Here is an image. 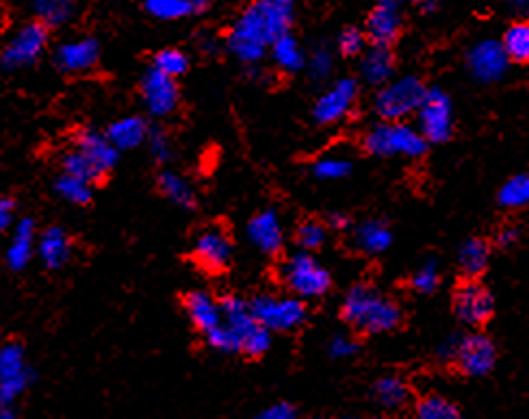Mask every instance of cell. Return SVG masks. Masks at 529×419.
Segmentation results:
<instances>
[{
  "instance_id": "48",
  "label": "cell",
  "mask_w": 529,
  "mask_h": 419,
  "mask_svg": "<svg viewBox=\"0 0 529 419\" xmlns=\"http://www.w3.org/2000/svg\"><path fill=\"white\" fill-rule=\"evenodd\" d=\"M16 200L11 196L0 194V235H5L7 231H11L16 224Z\"/></svg>"
},
{
  "instance_id": "25",
  "label": "cell",
  "mask_w": 529,
  "mask_h": 419,
  "mask_svg": "<svg viewBox=\"0 0 529 419\" xmlns=\"http://www.w3.org/2000/svg\"><path fill=\"white\" fill-rule=\"evenodd\" d=\"M219 313H222V324L232 335H237L239 341H243L258 326L252 317L248 300L239 296H224L219 300Z\"/></svg>"
},
{
  "instance_id": "52",
  "label": "cell",
  "mask_w": 529,
  "mask_h": 419,
  "mask_svg": "<svg viewBox=\"0 0 529 419\" xmlns=\"http://www.w3.org/2000/svg\"><path fill=\"white\" fill-rule=\"evenodd\" d=\"M458 341H460V337H451V339L445 341V344L441 346V350H438V354H441V359H445V361H454V354H456V348H458Z\"/></svg>"
},
{
  "instance_id": "19",
  "label": "cell",
  "mask_w": 529,
  "mask_h": 419,
  "mask_svg": "<svg viewBox=\"0 0 529 419\" xmlns=\"http://www.w3.org/2000/svg\"><path fill=\"white\" fill-rule=\"evenodd\" d=\"M37 226L33 218H20L11 228L9 244L5 248V263L11 272H22L35 257Z\"/></svg>"
},
{
  "instance_id": "46",
  "label": "cell",
  "mask_w": 529,
  "mask_h": 419,
  "mask_svg": "<svg viewBox=\"0 0 529 419\" xmlns=\"http://www.w3.org/2000/svg\"><path fill=\"white\" fill-rule=\"evenodd\" d=\"M204 339H206V344H209L217 352H224V354L241 352V341H239V337L232 335L224 324H219L217 328L211 330V333H206Z\"/></svg>"
},
{
  "instance_id": "1",
  "label": "cell",
  "mask_w": 529,
  "mask_h": 419,
  "mask_svg": "<svg viewBox=\"0 0 529 419\" xmlns=\"http://www.w3.org/2000/svg\"><path fill=\"white\" fill-rule=\"evenodd\" d=\"M295 7L289 0H258L243 9L226 37V48L243 63L261 61L282 35L291 33Z\"/></svg>"
},
{
  "instance_id": "30",
  "label": "cell",
  "mask_w": 529,
  "mask_h": 419,
  "mask_svg": "<svg viewBox=\"0 0 529 419\" xmlns=\"http://www.w3.org/2000/svg\"><path fill=\"white\" fill-rule=\"evenodd\" d=\"M159 185V192L174 202L176 207H183V209H193L196 207V194H193L191 185L183 179V176L172 172V170H163L157 179Z\"/></svg>"
},
{
  "instance_id": "12",
  "label": "cell",
  "mask_w": 529,
  "mask_h": 419,
  "mask_svg": "<svg viewBox=\"0 0 529 419\" xmlns=\"http://www.w3.org/2000/svg\"><path fill=\"white\" fill-rule=\"evenodd\" d=\"M139 92H141V100H144L148 113L154 118L170 116V113H174L178 107L180 94H178L176 81L154 68H148L144 76H141Z\"/></svg>"
},
{
  "instance_id": "31",
  "label": "cell",
  "mask_w": 529,
  "mask_h": 419,
  "mask_svg": "<svg viewBox=\"0 0 529 419\" xmlns=\"http://www.w3.org/2000/svg\"><path fill=\"white\" fill-rule=\"evenodd\" d=\"M272 57L276 61V66L282 72H289V74L300 72L306 66L304 50H302V46L298 44V40H295L291 33L282 35L280 40H276L272 44Z\"/></svg>"
},
{
  "instance_id": "29",
  "label": "cell",
  "mask_w": 529,
  "mask_h": 419,
  "mask_svg": "<svg viewBox=\"0 0 529 419\" xmlns=\"http://www.w3.org/2000/svg\"><path fill=\"white\" fill-rule=\"evenodd\" d=\"M144 9L157 20H180L193 14H202L209 9V3H193V0H148Z\"/></svg>"
},
{
  "instance_id": "5",
  "label": "cell",
  "mask_w": 529,
  "mask_h": 419,
  "mask_svg": "<svg viewBox=\"0 0 529 419\" xmlns=\"http://www.w3.org/2000/svg\"><path fill=\"white\" fill-rule=\"evenodd\" d=\"M282 281L293 291L295 298H321L326 296L332 287L330 272L319 265L311 252H295L285 263H282Z\"/></svg>"
},
{
  "instance_id": "47",
  "label": "cell",
  "mask_w": 529,
  "mask_h": 419,
  "mask_svg": "<svg viewBox=\"0 0 529 419\" xmlns=\"http://www.w3.org/2000/svg\"><path fill=\"white\" fill-rule=\"evenodd\" d=\"M328 352L332 359H347V357H354V354L360 352L358 341L345 337V335H334L328 344Z\"/></svg>"
},
{
  "instance_id": "4",
  "label": "cell",
  "mask_w": 529,
  "mask_h": 419,
  "mask_svg": "<svg viewBox=\"0 0 529 419\" xmlns=\"http://www.w3.org/2000/svg\"><path fill=\"white\" fill-rule=\"evenodd\" d=\"M425 92H428V87H425L419 76H399V79H393L380 87L376 100H373V107H376L378 116L384 122H404L419 111Z\"/></svg>"
},
{
  "instance_id": "27",
  "label": "cell",
  "mask_w": 529,
  "mask_h": 419,
  "mask_svg": "<svg viewBox=\"0 0 529 419\" xmlns=\"http://www.w3.org/2000/svg\"><path fill=\"white\" fill-rule=\"evenodd\" d=\"M488 261H490V246L488 241L480 237L467 239L458 250L460 270L467 274V278H475V281L488 270Z\"/></svg>"
},
{
  "instance_id": "42",
  "label": "cell",
  "mask_w": 529,
  "mask_h": 419,
  "mask_svg": "<svg viewBox=\"0 0 529 419\" xmlns=\"http://www.w3.org/2000/svg\"><path fill=\"white\" fill-rule=\"evenodd\" d=\"M272 348V333L267 328L256 326L252 333L241 341V352L250 359H261Z\"/></svg>"
},
{
  "instance_id": "50",
  "label": "cell",
  "mask_w": 529,
  "mask_h": 419,
  "mask_svg": "<svg viewBox=\"0 0 529 419\" xmlns=\"http://www.w3.org/2000/svg\"><path fill=\"white\" fill-rule=\"evenodd\" d=\"M519 239H521V228H519V226H503L501 231L497 233V244H499L501 248H510V246H514Z\"/></svg>"
},
{
  "instance_id": "6",
  "label": "cell",
  "mask_w": 529,
  "mask_h": 419,
  "mask_svg": "<svg viewBox=\"0 0 529 419\" xmlns=\"http://www.w3.org/2000/svg\"><path fill=\"white\" fill-rule=\"evenodd\" d=\"M50 40V31L42 27L37 20L24 22L22 27L14 31L7 44L0 48V68L5 72L24 70L37 63L44 55V50Z\"/></svg>"
},
{
  "instance_id": "23",
  "label": "cell",
  "mask_w": 529,
  "mask_h": 419,
  "mask_svg": "<svg viewBox=\"0 0 529 419\" xmlns=\"http://www.w3.org/2000/svg\"><path fill=\"white\" fill-rule=\"evenodd\" d=\"M185 311L191 324L196 326L202 335L211 333L213 328L222 324V313H219V302L206 291H189L183 300Z\"/></svg>"
},
{
  "instance_id": "56",
  "label": "cell",
  "mask_w": 529,
  "mask_h": 419,
  "mask_svg": "<svg viewBox=\"0 0 529 419\" xmlns=\"http://www.w3.org/2000/svg\"><path fill=\"white\" fill-rule=\"evenodd\" d=\"M376 419H391V417H376Z\"/></svg>"
},
{
  "instance_id": "28",
  "label": "cell",
  "mask_w": 529,
  "mask_h": 419,
  "mask_svg": "<svg viewBox=\"0 0 529 419\" xmlns=\"http://www.w3.org/2000/svg\"><path fill=\"white\" fill-rule=\"evenodd\" d=\"M373 398L378 400L380 406L389 411L402 409V406L410 400V387L402 376H382L373 383Z\"/></svg>"
},
{
  "instance_id": "51",
  "label": "cell",
  "mask_w": 529,
  "mask_h": 419,
  "mask_svg": "<svg viewBox=\"0 0 529 419\" xmlns=\"http://www.w3.org/2000/svg\"><path fill=\"white\" fill-rule=\"evenodd\" d=\"M198 48L202 50V53H204V55H215V53H217V50H219V44H217V40H215V37H213V35H209V33H204V35H200V42H198Z\"/></svg>"
},
{
  "instance_id": "32",
  "label": "cell",
  "mask_w": 529,
  "mask_h": 419,
  "mask_svg": "<svg viewBox=\"0 0 529 419\" xmlns=\"http://www.w3.org/2000/svg\"><path fill=\"white\" fill-rule=\"evenodd\" d=\"M35 11V18L46 27L48 31L59 29L66 24L72 16H74V3H68V0H40V3H35L33 7Z\"/></svg>"
},
{
  "instance_id": "10",
  "label": "cell",
  "mask_w": 529,
  "mask_h": 419,
  "mask_svg": "<svg viewBox=\"0 0 529 419\" xmlns=\"http://www.w3.org/2000/svg\"><path fill=\"white\" fill-rule=\"evenodd\" d=\"M451 307H454L456 317L464 326L480 328L490 320V317H493L495 298L490 294V289L480 281H475V278H464L454 291Z\"/></svg>"
},
{
  "instance_id": "44",
  "label": "cell",
  "mask_w": 529,
  "mask_h": 419,
  "mask_svg": "<svg viewBox=\"0 0 529 419\" xmlns=\"http://www.w3.org/2000/svg\"><path fill=\"white\" fill-rule=\"evenodd\" d=\"M337 48L343 57L363 55L367 50V37H365L363 29H356V27L343 29L339 35V40H337Z\"/></svg>"
},
{
  "instance_id": "26",
  "label": "cell",
  "mask_w": 529,
  "mask_h": 419,
  "mask_svg": "<svg viewBox=\"0 0 529 419\" xmlns=\"http://www.w3.org/2000/svg\"><path fill=\"white\" fill-rule=\"evenodd\" d=\"M391 241V228L382 220H367L354 231V246L365 255H380V252L389 250Z\"/></svg>"
},
{
  "instance_id": "53",
  "label": "cell",
  "mask_w": 529,
  "mask_h": 419,
  "mask_svg": "<svg viewBox=\"0 0 529 419\" xmlns=\"http://www.w3.org/2000/svg\"><path fill=\"white\" fill-rule=\"evenodd\" d=\"M328 224L334 228V231H345V228L350 226V218H347V215H343V213H332Z\"/></svg>"
},
{
  "instance_id": "7",
  "label": "cell",
  "mask_w": 529,
  "mask_h": 419,
  "mask_svg": "<svg viewBox=\"0 0 529 419\" xmlns=\"http://www.w3.org/2000/svg\"><path fill=\"white\" fill-rule=\"evenodd\" d=\"M248 304L254 322L267 328L269 333H291V330L300 328L308 317L306 304L300 298H278L272 294H261Z\"/></svg>"
},
{
  "instance_id": "38",
  "label": "cell",
  "mask_w": 529,
  "mask_h": 419,
  "mask_svg": "<svg viewBox=\"0 0 529 419\" xmlns=\"http://www.w3.org/2000/svg\"><path fill=\"white\" fill-rule=\"evenodd\" d=\"M61 174H68V176H74V179H81L89 185H96L98 179L94 170L89 168V163L83 159V155L79 150L70 148L68 152H63L61 155Z\"/></svg>"
},
{
  "instance_id": "34",
  "label": "cell",
  "mask_w": 529,
  "mask_h": 419,
  "mask_svg": "<svg viewBox=\"0 0 529 419\" xmlns=\"http://www.w3.org/2000/svg\"><path fill=\"white\" fill-rule=\"evenodd\" d=\"M53 189L61 200H66V202H70V205H76V207H85L94 198V185H89L81 179H74V176L61 174V172L53 183Z\"/></svg>"
},
{
  "instance_id": "9",
  "label": "cell",
  "mask_w": 529,
  "mask_h": 419,
  "mask_svg": "<svg viewBox=\"0 0 529 419\" xmlns=\"http://www.w3.org/2000/svg\"><path fill=\"white\" fill-rule=\"evenodd\" d=\"M33 383V370L27 365V350L20 341L0 346V402L14 404Z\"/></svg>"
},
{
  "instance_id": "2",
  "label": "cell",
  "mask_w": 529,
  "mask_h": 419,
  "mask_svg": "<svg viewBox=\"0 0 529 419\" xmlns=\"http://www.w3.org/2000/svg\"><path fill=\"white\" fill-rule=\"evenodd\" d=\"M343 320L358 333L382 335L402 324V309L395 300L367 283L354 285L343 300Z\"/></svg>"
},
{
  "instance_id": "49",
  "label": "cell",
  "mask_w": 529,
  "mask_h": 419,
  "mask_svg": "<svg viewBox=\"0 0 529 419\" xmlns=\"http://www.w3.org/2000/svg\"><path fill=\"white\" fill-rule=\"evenodd\" d=\"M295 417H298V413H295L293 404L278 402V404H272V406H267V409H263L256 419H295Z\"/></svg>"
},
{
  "instance_id": "57",
  "label": "cell",
  "mask_w": 529,
  "mask_h": 419,
  "mask_svg": "<svg viewBox=\"0 0 529 419\" xmlns=\"http://www.w3.org/2000/svg\"><path fill=\"white\" fill-rule=\"evenodd\" d=\"M341 419H354V417H341Z\"/></svg>"
},
{
  "instance_id": "20",
  "label": "cell",
  "mask_w": 529,
  "mask_h": 419,
  "mask_svg": "<svg viewBox=\"0 0 529 419\" xmlns=\"http://www.w3.org/2000/svg\"><path fill=\"white\" fill-rule=\"evenodd\" d=\"M35 255L40 257L44 268L59 270L72 257V241L61 226H50L46 231L37 233Z\"/></svg>"
},
{
  "instance_id": "17",
  "label": "cell",
  "mask_w": 529,
  "mask_h": 419,
  "mask_svg": "<svg viewBox=\"0 0 529 419\" xmlns=\"http://www.w3.org/2000/svg\"><path fill=\"white\" fill-rule=\"evenodd\" d=\"M74 150L81 152L83 159L89 163V168L94 170L98 183L107 179L120 155V152L109 144L105 133L98 131H81L74 139Z\"/></svg>"
},
{
  "instance_id": "14",
  "label": "cell",
  "mask_w": 529,
  "mask_h": 419,
  "mask_svg": "<svg viewBox=\"0 0 529 419\" xmlns=\"http://www.w3.org/2000/svg\"><path fill=\"white\" fill-rule=\"evenodd\" d=\"M467 66L475 81L480 83H497L508 72L510 61L503 53V48L497 40L477 42L467 55Z\"/></svg>"
},
{
  "instance_id": "40",
  "label": "cell",
  "mask_w": 529,
  "mask_h": 419,
  "mask_svg": "<svg viewBox=\"0 0 529 419\" xmlns=\"http://www.w3.org/2000/svg\"><path fill=\"white\" fill-rule=\"evenodd\" d=\"M313 174L321 181H339L352 174V163L343 157H324L315 161Z\"/></svg>"
},
{
  "instance_id": "45",
  "label": "cell",
  "mask_w": 529,
  "mask_h": 419,
  "mask_svg": "<svg viewBox=\"0 0 529 419\" xmlns=\"http://www.w3.org/2000/svg\"><path fill=\"white\" fill-rule=\"evenodd\" d=\"M306 63H308V74H311V79L315 83H324L334 68V59L328 48H315Z\"/></svg>"
},
{
  "instance_id": "22",
  "label": "cell",
  "mask_w": 529,
  "mask_h": 419,
  "mask_svg": "<svg viewBox=\"0 0 529 419\" xmlns=\"http://www.w3.org/2000/svg\"><path fill=\"white\" fill-rule=\"evenodd\" d=\"M395 74V55L391 48L371 46L363 53V63H360V76L371 87H384L393 81Z\"/></svg>"
},
{
  "instance_id": "43",
  "label": "cell",
  "mask_w": 529,
  "mask_h": 419,
  "mask_svg": "<svg viewBox=\"0 0 529 419\" xmlns=\"http://www.w3.org/2000/svg\"><path fill=\"white\" fill-rule=\"evenodd\" d=\"M146 142H148L150 155L154 161L165 163V161L172 159V155H174L172 139H170V135H167L165 129H161V126H150Z\"/></svg>"
},
{
  "instance_id": "24",
  "label": "cell",
  "mask_w": 529,
  "mask_h": 419,
  "mask_svg": "<svg viewBox=\"0 0 529 419\" xmlns=\"http://www.w3.org/2000/svg\"><path fill=\"white\" fill-rule=\"evenodd\" d=\"M148 129H150L148 122L141 116H124L109 124L105 137L118 152L133 150L139 148L141 144H146Z\"/></svg>"
},
{
  "instance_id": "55",
  "label": "cell",
  "mask_w": 529,
  "mask_h": 419,
  "mask_svg": "<svg viewBox=\"0 0 529 419\" xmlns=\"http://www.w3.org/2000/svg\"><path fill=\"white\" fill-rule=\"evenodd\" d=\"M421 9L423 11H434L436 9V3H421Z\"/></svg>"
},
{
  "instance_id": "3",
  "label": "cell",
  "mask_w": 529,
  "mask_h": 419,
  "mask_svg": "<svg viewBox=\"0 0 529 419\" xmlns=\"http://www.w3.org/2000/svg\"><path fill=\"white\" fill-rule=\"evenodd\" d=\"M428 142L421 133L406 122H380L365 133L363 148L373 157H393L402 155L410 159H419L428 152Z\"/></svg>"
},
{
  "instance_id": "35",
  "label": "cell",
  "mask_w": 529,
  "mask_h": 419,
  "mask_svg": "<svg viewBox=\"0 0 529 419\" xmlns=\"http://www.w3.org/2000/svg\"><path fill=\"white\" fill-rule=\"evenodd\" d=\"M497 200L503 209H510V211H519V209L527 207V202H529L527 174H516V176H512V179L503 183L499 189V194H497Z\"/></svg>"
},
{
  "instance_id": "21",
  "label": "cell",
  "mask_w": 529,
  "mask_h": 419,
  "mask_svg": "<svg viewBox=\"0 0 529 419\" xmlns=\"http://www.w3.org/2000/svg\"><path fill=\"white\" fill-rule=\"evenodd\" d=\"M248 239L252 244L265 252V255H276L285 241V231L282 222L274 209H265L248 222Z\"/></svg>"
},
{
  "instance_id": "54",
  "label": "cell",
  "mask_w": 529,
  "mask_h": 419,
  "mask_svg": "<svg viewBox=\"0 0 529 419\" xmlns=\"http://www.w3.org/2000/svg\"><path fill=\"white\" fill-rule=\"evenodd\" d=\"M0 419H18L16 406L14 404H3V402H0Z\"/></svg>"
},
{
  "instance_id": "39",
  "label": "cell",
  "mask_w": 529,
  "mask_h": 419,
  "mask_svg": "<svg viewBox=\"0 0 529 419\" xmlns=\"http://www.w3.org/2000/svg\"><path fill=\"white\" fill-rule=\"evenodd\" d=\"M295 239H298V244L304 252H311V250H317L326 244L328 231L321 222L306 220L298 226V231H295Z\"/></svg>"
},
{
  "instance_id": "13",
  "label": "cell",
  "mask_w": 529,
  "mask_h": 419,
  "mask_svg": "<svg viewBox=\"0 0 529 419\" xmlns=\"http://www.w3.org/2000/svg\"><path fill=\"white\" fill-rule=\"evenodd\" d=\"M100 61V42L96 37H74L72 42H63L55 48L53 63L63 74H85L92 72Z\"/></svg>"
},
{
  "instance_id": "58",
  "label": "cell",
  "mask_w": 529,
  "mask_h": 419,
  "mask_svg": "<svg viewBox=\"0 0 529 419\" xmlns=\"http://www.w3.org/2000/svg\"><path fill=\"white\" fill-rule=\"evenodd\" d=\"M311 419H319V417H311Z\"/></svg>"
},
{
  "instance_id": "33",
  "label": "cell",
  "mask_w": 529,
  "mask_h": 419,
  "mask_svg": "<svg viewBox=\"0 0 529 419\" xmlns=\"http://www.w3.org/2000/svg\"><path fill=\"white\" fill-rule=\"evenodd\" d=\"M508 61L525 63L529 59V24L525 20L514 22L503 33V40L499 42Z\"/></svg>"
},
{
  "instance_id": "11",
  "label": "cell",
  "mask_w": 529,
  "mask_h": 419,
  "mask_svg": "<svg viewBox=\"0 0 529 419\" xmlns=\"http://www.w3.org/2000/svg\"><path fill=\"white\" fill-rule=\"evenodd\" d=\"M454 363L458 367V372L469 378H480L490 374L497 363V348L493 344V339L482 333L460 337L454 354Z\"/></svg>"
},
{
  "instance_id": "36",
  "label": "cell",
  "mask_w": 529,
  "mask_h": 419,
  "mask_svg": "<svg viewBox=\"0 0 529 419\" xmlns=\"http://www.w3.org/2000/svg\"><path fill=\"white\" fill-rule=\"evenodd\" d=\"M415 419H462V415L454 402L430 393L415 404Z\"/></svg>"
},
{
  "instance_id": "15",
  "label": "cell",
  "mask_w": 529,
  "mask_h": 419,
  "mask_svg": "<svg viewBox=\"0 0 529 419\" xmlns=\"http://www.w3.org/2000/svg\"><path fill=\"white\" fill-rule=\"evenodd\" d=\"M193 257L209 272H222L232 259V241L224 228L211 226L193 241Z\"/></svg>"
},
{
  "instance_id": "8",
  "label": "cell",
  "mask_w": 529,
  "mask_h": 419,
  "mask_svg": "<svg viewBox=\"0 0 529 419\" xmlns=\"http://www.w3.org/2000/svg\"><path fill=\"white\" fill-rule=\"evenodd\" d=\"M419 133L428 144H445L454 133V105L441 87L425 92L423 103L417 111Z\"/></svg>"
},
{
  "instance_id": "41",
  "label": "cell",
  "mask_w": 529,
  "mask_h": 419,
  "mask_svg": "<svg viewBox=\"0 0 529 419\" xmlns=\"http://www.w3.org/2000/svg\"><path fill=\"white\" fill-rule=\"evenodd\" d=\"M438 285H441V272H438L436 261L423 263L421 268L410 278V287L415 289L417 294H423V296L434 294Z\"/></svg>"
},
{
  "instance_id": "16",
  "label": "cell",
  "mask_w": 529,
  "mask_h": 419,
  "mask_svg": "<svg viewBox=\"0 0 529 419\" xmlns=\"http://www.w3.org/2000/svg\"><path fill=\"white\" fill-rule=\"evenodd\" d=\"M358 94V85L354 79H341L334 83L326 94L317 98L313 107V118L321 126H330L334 122L343 120L350 113L354 100Z\"/></svg>"
},
{
  "instance_id": "18",
  "label": "cell",
  "mask_w": 529,
  "mask_h": 419,
  "mask_svg": "<svg viewBox=\"0 0 529 419\" xmlns=\"http://www.w3.org/2000/svg\"><path fill=\"white\" fill-rule=\"evenodd\" d=\"M365 37L371 40V46H384L391 48L399 33H402V9L399 3H378L371 9L365 24Z\"/></svg>"
},
{
  "instance_id": "37",
  "label": "cell",
  "mask_w": 529,
  "mask_h": 419,
  "mask_svg": "<svg viewBox=\"0 0 529 419\" xmlns=\"http://www.w3.org/2000/svg\"><path fill=\"white\" fill-rule=\"evenodd\" d=\"M152 68L176 81L180 74H187L189 57L180 48H163V50H159L157 55H154Z\"/></svg>"
}]
</instances>
